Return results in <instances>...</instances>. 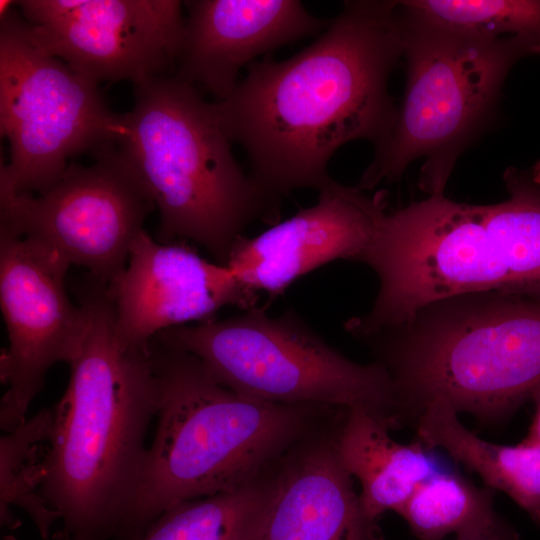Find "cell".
<instances>
[{
  "instance_id": "26",
  "label": "cell",
  "mask_w": 540,
  "mask_h": 540,
  "mask_svg": "<svg viewBox=\"0 0 540 540\" xmlns=\"http://www.w3.org/2000/svg\"><path fill=\"white\" fill-rule=\"evenodd\" d=\"M2 540H18V539L15 538L14 536L7 535V536L3 537ZM55 540H70V539H67V538H60V537H56V536H55Z\"/></svg>"
},
{
  "instance_id": "15",
  "label": "cell",
  "mask_w": 540,
  "mask_h": 540,
  "mask_svg": "<svg viewBox=\"0 0 540 540\" xmlns=\"http://www.w3.org/2000/svg\"><path fill=\"white\" fill-rule=\"evenodd\" d=\"M174 74L226 99L239 71L260 55L316 35L330 21L298 0H190Z\"/></svg>"
},
{
  "instance_id": "8",
  "label": "cell",
  "mask_w": 540,
  "mask_h": 540,
  "mask_svg": "<svg viewBox=\"0 0 540 540\" xmlns=\"http://www.w3.org/2000/svg\"><path fill=\"white\" fill-rule=\"evenodd\" d=\"M162 342L197 357L222 386L283 405L361 408L390 429L405 419L394 383L379 363H356L294 311L270 317L252 307L225 319L169 328Z\"/></svg>"
},
{
  "instance_id": "6",
  "label": "cell",
  "mask_w": 540,
  "mask_h": 540,
  "mask_svg": "<svg viewBox=\"0 0 540 540\" xmlns=\"http://www.w3.org/2000/svg\"><path fill=\"white\" fill-rule=\"evenodd\" d=\"M362 341L389 373L405 419L443 399L501 421L540 386V292L450 296Z\"/></svg>"
},
{
  "instance_id": "3",
  "label": "cell",
  "mask_w": 540,
  "mask_h": 540,
  "mask_svg": "<svg viewBox=\"0 0 540 540\" xmlns=\"http://www.w3.org/2000/svg\"><path fill=\"white\" fill-rule=\"evenodd\" d=\"M148 348L160 390L157 427L115 540L140 535L178 503L253 482L337 411L242 396L219 384L194 355L156 337Z\"/></svg>"
},
{
  "instance_id": "19",
  "label": "cell",
  "mask_w": 540,
  "mask_h": 540,
  "mask_svg": "<svg viewBox=\"0 0 540 540\" xmlns=\"http://www.w3.org/2000/svg\"><path fill=\"white\" fill-rule=\"evenodd\" d=\"M282 461L236 490L178 503L128 540H261Z\"/></svg>"
},
{
  "instance_id": "16",
  "label": "cell",
  "mask_w": 540,
  "mask_h": 540,
  "mask_svg": "<svg viewBox=\"0 0 540 540\" xmlns=\"http://www.w3.org/2000/svg\"><path fill=\"white\" fill-rule=\"evenodd\" d=\"M339 411L283 459L261 540H379L337 451Z\"/></svg>"
},
{
  "instance_id": "25",
  "label": "cell",
  "mask_w": 540,
  "mask_h": 540,
  "mask_svg": "<svg viewBox=\"0 0 540 540\" xmlns=\"http://www.w3.org/2000/svg\"><path fill=\"white\" fill-rule=\"evenodd\" d=\"M15 2L16 1L11 0L0 1V18H4L10 13V11L13 9V6H15Z\"/></svg>"
},
{
  "instance_id": "21",
  "label": "cell",
  "mask_w": 540,
  "mask_h": 540,
  "mask_svg": "<svg viewBox=\"0 0 540 540\" xmlns=\"http://www.w3.org/2000/svg\"><path fill=\"white\" fill-rule=\"evenodd\" d=\"M419 540L464 537L494 525L493 489L479 488L459 473L441 469L421 482L397 511Z\"/></svg>"
},
{
  "instance_id": "4",
  "label": "cell",
  "mask_w": 540,
  "mask_h": 540,
  "mask_svg": "<svg viewBox=\"0 0 540 540\" xmlns=\"http://www.w3.org/2000/svg\"><path fill=\"white\" fill-rule=\"evenodd\" d=\"M508 198L489 205L432 195L383 217L364 259L377 275L364 333L400 326L454 295L540 292V161L503 174Z\"/></svg>"
},
{
  "instance_id": "10",
  "label": "cell",
  "mask_w": 540,
  "mask_h": 540,
  "mask_svg": "<svg viewBox=\"0 0 540 540\" xmlns=\"http://www.w3.org/2000/svg\"><path fill=\"white\" fill-rule=\"evenodd\" d=\"M95 156L89 166L69 164L42 194H0V233L37 241L109 285L155 207L112 145Z\"/></svg>"
},
{
  "instance_id": "2",
  "label": "cell",
  "mask_w": 540,
  "mask_h": 540,
  "mask_svg": "<svg viewBox=\"0 0 540 540\" xmlns=\"http://www.w3.org/2000/svg\"><path fill=\"white\" fill-rule=\"evenodd\" d=\"M79 304L87 332L69 363L52 424L40 495L60 515L70 540L117 538L137 493L157 417L160 390L149 348L123 346L107 285L90 279Z\"/></svg>"
},
{
  "instance_id": "9",
  "label": "cell",
  "mask_w": 540,
  "mask_h": 540,
  "mask_svg": "<svg viewBox=\"0 0 540 540\" xmlns=\"http://www.w3.org/2000/svg\"><path fill=\"white\" fill-rule=\"evenodd\" d=\"M0 22V128L9 143L0 194L38 195L60 180L70 157L112 145L120 115L98 84L31 40L18 10Z\"/></svg>"
},
{
  "instance_id": "7",
  "label": "cell",
  "mask_w": 540,
  "mask_h": 540,
  "mask_svg": "<svg viewBox=\"0 0 540 540\" xmlns=\"http://www.w3.org/2000/svg\"><path fill=\"white\" fill-rule=\"evenodd\" d=\"M403 14L406 85L373 160L356 185L372 190L398 180L424 158L419 187L444 195L455 162L493 117L505 78L531 50L515 40H493Z\"/></svg>"
},
{
  "instance_id": "14",
  "label": "cell",
  "mask_w": 540,
  "mask_h": 540,
  "mask_svg": "<svg viewBox=\"0 0 540 540\" xmlns=\"http://www.w3.org/2000/svg\"><path fill=\"white\" fill-rule=\"evenodd\" d=\"M386 213L384 191L368 195L331 179L315 205L255 237H240L226 267L244 288L265 291L273 299L324 264L363 263Z\"/></svg>"
},
{
  "instance_id": "23",
  "label": "cell",
  "mask_w": 540,
  "mask_h": 540,
  "mask_svg": "<svg viewBox=\"0 0 540 540\" xmlns=\"http://www.w3.org/2000/svg\"><path fill=\"white\" fill-rule=\"evenodd\" d=\"M379 540H386L382 535ZM455 540H519L515 530L502 518L494 525L464 537H456Z\"/></svg>"
},
{
  "instance_id": "20",
  "label": "cell",
  "mask_w": 540,
  "mask_h": 540,
  "mask_svg": "<svg viewBox=\"0 0 540 540\" xmlns=\"http://www.w3.org/2000/svg\"><path fill=\"white\" fill-rule=\"evenodd\" d=\"M52 424V409H42L0 441L1 526L15 529L19 520L12 507L21 508L33 521L40 536L49 540L60 520L40 495Z\"/></svg>"
},
{
  "instance_id": "11",
  "label": "cell",
  "mask_w": 540,
  "mask_h": 540,
  "mask_svg": "<svg viewBox=\"0 0 540 540\" xmlns=\"http://www.w3.org/2000/svg\"><path fill=\"white\" fill-rule=\"evenodd\" d=\"M31 40L81 77L134 85L174 73L185 18L178 0L16 1Z\"/></svg>"
},
{
  "instance_id": "5",
  "label": "cell",
  "mask_w": 540,
  "mask_h": 540,
  "mask_svg": "<svg viewBox=\"0 0 540 540\" xmlns=\"http://www.w3.org/2000/svg\"><path fill=\"white\" fill-rule=\"evenodd\" d=\"M112 144L127 172L159 211V239L194 242L226 266L256 221L276 224L280 201L246 175L215 103L174 73L134 85Z\"/></svg>"
},
{
  "instance_id": "13",
  "label": "cell",
  "mask_w": 540,
  "mask_h": 540,
  "mask_svg": "<svg viewBox=\"0 0 540 540\" xmlns=\"http://www.w3.org/2000/svg\"><path fill=\"white\" fill-rule=\"evenodd\" d=\"M107 286L117 337L138 350L169 328L213 320L227 305L247 310L257 300L228 267L204 259L187 242L157 243L144 230L125 269Z\"/></svg>"
},
{
  "instance_id": "22",
  "label": "cell",
  "mask_w": 540,
  "mask_h": 540,
  "mask_svg": "<svg viewBox=\"0 0 540 540\" xmlns=\"http://www.w3.org/2000/svg\"><path fill=\"white\" fill-rule=\"evenodd\" d=\"M427 21L493 40H515L540 55V0L401 1Z\"/></svg>"
},
{
  "instance_id": "17",
  "label": "cell",
  "mask_w": 540,
  "mask_h": 540,
  "mask_svg": "<svg viewBox=\"0 0 540 540\" xmlns=\"http://www.w3.org/2000/svg\"><path fill=\"white\" fill-rule=\"evenodd\" d=\"M390 430L361 408L345 409L337 430L339 458L358 479L363 511L376 523L386 511L397 513L417 486L440 470L419 439L401 444L390 437Z\"/></svg>"
},
{
  "instance_id": "18",
  "label": "cell",
  "mask_w": 540,
  "mask_h": 540,
  "mask_svg": "<svg viewBox=\"0 0 540 540\" xmlns=\"http://www.w3.org/2000/svg\"><path fill=\"white\" fill-rule=\"evenodd\" d=\"M417 439L440 447L476 472L486 486L508 495L540 525V444L500 445L485 441L462 425L443 399L428 403L417 417Z\"/></svg>"
},
{
  "instance_id": "1",
  "label": "cell",
  "mask_w": 540,
  "mask_h": 540,
  "mask_svg": "<svg viewBox=\"0 0 540 540\" xmlns=\"http://www.w3.org/2000/svg\"><path fill=\"white\" fill-rule=\"evenodd\" d=\"M402 55L400 1H345L298 54L248 65L234 91L214 102L218 118L270 196L280 201L296 189L320 191L342 145L376 143L387 132L396 111L388 79Z\"/></svg>"
},
{
  "instance_id": "24",
  "label": "cell",
  "mask_w": 540,
  "mask_h": 540,
  "mask_svg": "<svg viewBox=\"0 0 540 540\" xmlns=\"http://www.w3.org/2000/svg\"><path fill=\"white\" fill-rule=\"evenodd\" d=\"M531 399L534 401L535 406L534 416L527 436L523 440L529 443L540 444V386L534 391Z\"/></svg>"
},
{
  "instance_id": "12",
  "label": "cell",
  "mask_w": 540,
  "mask_h": 540,
  "mask_svg": "<svg viewBox=\"0 0 540 540\" xmlns=\"http://www.w3.org/2000/svg\"><path fill=\"white\" fill-rule=\"evenodd\" d=\"M70 265L41 243L0 233V303L9 337L1 356L0 426L8 433L27 418L49 369L81 351L87 314L65 290Z\"/></svg>"
}]
</instances>
